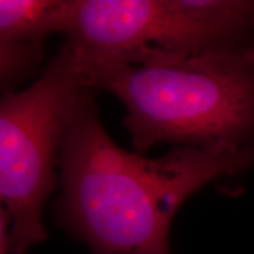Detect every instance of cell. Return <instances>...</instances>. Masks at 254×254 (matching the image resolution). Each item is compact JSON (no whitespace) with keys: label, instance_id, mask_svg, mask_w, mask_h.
<instances>
[{"label":"cell","instance_id":"1","mask_svg":"<svg viewBox=\"0 0 254 254\" xmlns=\"http://www.w3.org/2000/svg\"><path fill=\"white\" fill-rule=\"evenodd\" d=\"M58 166L57 218L91 254H172L170 228L180 206L208 183L253 167L254 146H177L157 159L129 153L105 131L88 88L68 120Z\"/></svg>","mask_w":254,"mask_h":254},{"label":"cell","instance_id":"2","mask_svg":"<svg viewBox=\"0 0 254 254\" xmlns=\"http://www.w3.org/2000/svg\"><path fill=\"white\" fill-rule=\"evenodd\" d=\"M77 53L88 86L126 106L124 125L135 153L161 142L218 151L254 146V44L238 52L133 62Z\"/></svg>","mask_w":254,"mask_h":254},{"label":"cell","instance_id":"3","mask_svg":"<svg viewBox=\"0 0 254 254\" xmlns=\"http://www.w3.org/2000/svg\"><path fill=\"white\" fill-rule=\"evenodd\" d=\"M88 88L77 51L66 40L33 85L2 95L0 200L12 220L13 254H26L46 240L44 207L57 186L64 135Z\"/></svg>","mask_w":254,"mask_h":254},{"label":"cell","instance_id":"4","mask_svg":"<svg viewBox=\"0 0 254 254\" xmlns=\"http://www.w3.org/2000/svg\"><path fill=\"white\" fill-rule=\"evenodd\" d=\"M67 41L90 58L238 52L254 44V0H78Z\"/></svg>","mask_w":254,"mask_h":254},{"label":"cell","instance_id":"5","mask_svg":"<svg viewBox=\"0 0 254 254\" xmlns=\"http://www.w3.org/2000/svg\"><path fill=\"white\" fill-rule=\"evenodd\" d=\"M78 0H0V41L44 43L47 36H68Z\"/></svg>","mask_w":254,"mask_h":254},{"label":"cell","instance_id":"6","mask_svg":"<svg viewBox=\"0 0 254 254\" xmlns=\"http://www.w3.org/2000/svg\"><path fill=\"white\" fill-rule=\"evenodd\" d=\"M45 43H2L0 41V82L5 93L26 80L40 67Z\"/></svg>","mask_w":254,"mask_h":254},{"label":"cell","instance_id":"7","mask_svg":"<svg viewBox=\"0 0 254 254\" xmlns=\"http://www.w3.org/2000/svg\"><path fill=\"white\" fill-rule=\"evenodd\" d=\"M12 220L4 207L0 208V254H13L11 243Z\"/></svg>","mask_w":254,"mask_h":254}]
</instances>
